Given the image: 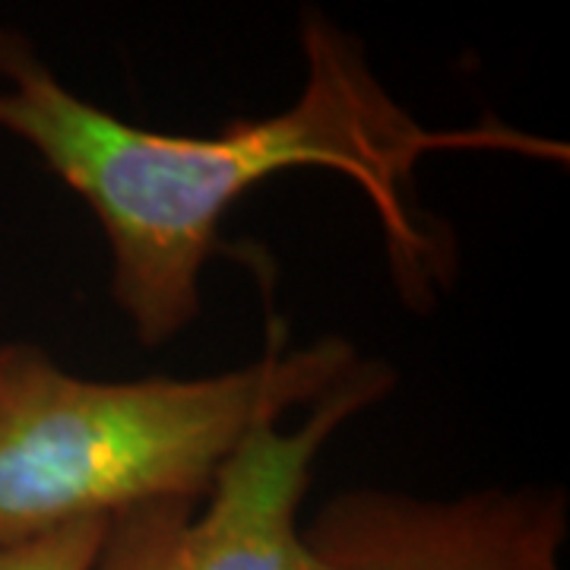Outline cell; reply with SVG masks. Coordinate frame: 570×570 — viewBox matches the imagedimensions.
Here are the masks:
<instances>
[{
  "label": "cell",
  "instance_id": "cell-1",
  "mask_svg": "<svg viewBox=\"0 0 570 570\" xmlns=\"http://www.w3.org/2000/svg\"><path fill=\"white\" fill-rule=\"evenodd\" d=\"M305 82L266 118L216 137L163 134L77 96L17 29H0V130L22 140L102 228L111 302L142 348H163L200 317L206 261L228 209L257 184L321 168L374 206L396 283L431 302L450 283L453 245L415 200V168L441 149H508L568 163V146L504 124L431 130L377 80L365 45L321 10L302 13Z\"/></svg>",
  "mask_w": 570,
  "mask_h": 570
},
{
  "label": "cell",
  "instance_id": "cell-2",
  "mask_svg": "<svg viewBox=\"0 0 570 570\" xmlns=\"http://www.w3.org/2000/svg\"><path fill=\"white\" fill-rule=\"evenodd\" d=\"M343 336L200 377L92 381L36 343H0V546L156 501L204 504L261 428L358 367Z\"/></svg>",
  "mask_w": 570,
  "mask_h": 570
},
{
  "label": "cell",
  "instance_id": "cell-3",
  "mask_svg": "<svg viewBox=\"0 0 570 570\" xmlns=\"http://www.w3.org/2000/svg\"><path fill=\"white\" fill-rule=\"evenodd\" d=\"M570 494L561 485L422 498L343 489L302 523L317 570H564Z\"/></svg>",
  "mask_w": 570,
  "mask_h": 570
},
{
  "label": "cell",
  "instance_id": "cell-4",
  "mask_svg": "<svg viewBox=\"0 0 570 570\" xmlns=\"http://www.w3.org/2000/svg\"><path fill=\"white\" fill-rule=\"evenodd\" d=\"M396 387V371L362 358L295 431L261 428L219 469L175 542L168 570H317L302 539V504L321 450Z\"/></svg>",
  "mask_w": 570,
  "mask_h": 570
},
{
  "label": "cell",
  "instance_id": "cell-5",
  "mask_svg": "<svg viewBox=\"0 0 570 570\" xmlns=\"http://www.w3.org/2000/svg\"><path fill=\"white\" fill-rule=\"evenodd\" d=\"M111 520H82L26 542L0 546V570H96Z\"/></svg>",
  "mask_w": 570,
  "mask_h": 570
}]
</instances>
